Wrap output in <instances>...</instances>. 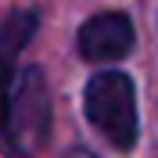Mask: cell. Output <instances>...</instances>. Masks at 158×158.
Listing matches in <instances>:
<instances>
[{"instance_id":"cell-1","label":"cell","mask_w":158,"mask_h":158,"mask_svg":"<svg viewBox=\"0 0 158 158\" xmlns=\"http://www.w3.org/2000/svg\"><path fill=\"white\" fill-rule=\"evenodd\" d=\"M83 108L115 151H129L137 144V90L126 72H97L86 83Z\"/></svg>"},{"instance_id":"cell-2","label":"cell","mask_w":158,"mask_h":158,"mask_svg":"<svg viewBox=\"0 0 158 158\" xmlns=\"http://www.w3.org/2000/svg\"><path fill=\"white\" fill-rule=\"evenodd\" d=\"M133 50V22L118 11H104L79 29V54L86 61H118Z\"/></svg>"},{"instance_id":"cell-3","label":"cell","mask_w":158,"mask_h":158,"mask_svg":"<svg viewBox=\"0 0 158 158\" xmlns=\"http://www.w3.org/2000/svg\"><path fill=\"white\" fill-rule=\"evenodd\" d=\"M36 29V15H11L0 29V129H11V79H15V58L22 43Z\"/></svg>"},{"instance_id":"cell-4","label":"cell","mask_w":158,"mask_h":158,"mask_svg":"<svg viewBox=\"0 0 158 158\" xmlns=\"http://www.w3.org/2000/svg\"><path fill=\"white\" fill-rule=\"evenodd\" d=\"M65 158H94V155H90V151H83V148H76L72 155H65Z\"/></svg>"}]
</instances>
